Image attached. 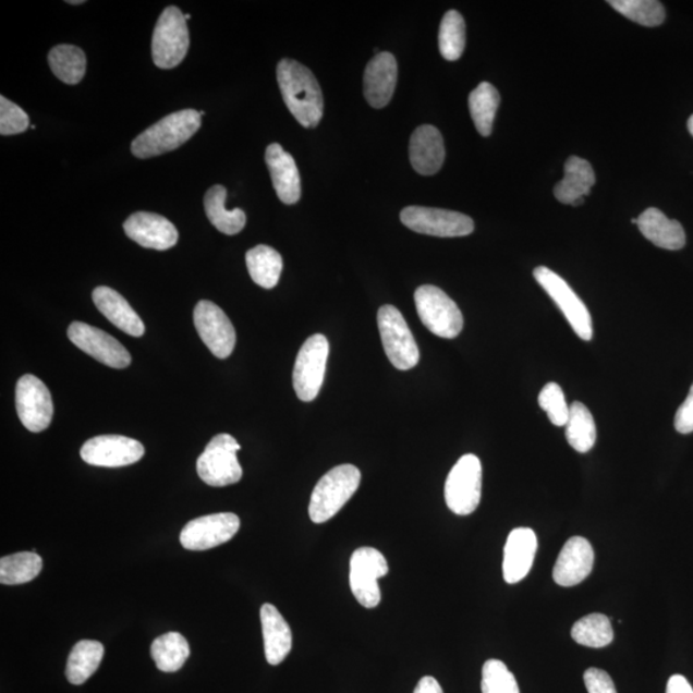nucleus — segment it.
I'll return each mask as SVG.
<instances>
[{
	"mask_svg": "<svg viewBox=\"0 0 693 693\" xmlns=\"http://www.w3.org/2000/svg\"><path fill=\"white\" fill-rule=\"evenodd\" d=\"M415 303L418 317L433 335L453 339L464 328V317L459 306L442 289L435 285L418 287Z\"/></svg>",
	"mask_w": 693,
	"mask_h": 693,
	"instance_id": "5",
	"label": "nucleus"
},
{
	"mask_svg": "<svg viewBox=\"0 0 693 693\" xmlns=\"http://www.w3.org/2000/svg\"><path fill=\"white\" fill-rule=\"evenodd\" d=\"M190 45L185 14L178 7H168L158 19L151 38V57L156 66L163 70L175 69L184 61Z\"/></svg>",
	"mask_w": 693,
	"mask_h": 693,
	"instance_id": "4",
	"label": "nucleus"
},
{
	"mask_svg": "<svg viewBox=\"0 0 693 693\" xmlns=\"http://www.w3.org/2000/svg\"><path fill=\"white\" fill-rule=\"evenodd\" d=\"M240 528L241 519L233 512L200 516L186 523L180 533V544L186 550L206 551L227 544Z\"/></svg>",
	"mask_w": 693,
	"mask_h": 693,
	"instance_id": "13",
	"label": "nucleus"
},
{
	"mask_svg": "<svg viewBox=\"0 0 693 693\" xmlns=\"http://www.w3.org/2000/svg\"><path fill=\"white\" fill-rule=\"evenodd\" d=\"M328 356L329 342L323 335L309 337L301 346L293 370V387L301 401L312 402L319 396Z\"/></svg>",
	"mask_w": 693,
	"mask_h": 693,
	"instance_id": "11",
	"label": "nucleus"
},
{
	"mask_svg": "<svg viewBox=\"0 0 693 693\" xmlns=\"http://www.w3.org/2000/svg\"><path fill=\"white\" fill-rule=\"evenodd\" d=\"M193 317L207 349L218 358H228L234 351L236 335L226 313L214 302L200 301Z\"/></svg>",
	"mask_w": 693,
	"mask_h": 693,
	"instance_id": "16",
	"label": "nucleus"
},
{
	"mask_svg": "<svg viewBox=\"0 0 693 693\" xmlns=\"http://www.w3.org/2000/svg\"><path fill=\"white\" fill-rule=\"evenodd\" d=\"M227 187L214 185L209 187L205 196V211L212 226L227 235L241 233L247 222L241 208L227 209Z\"/></svg>",
	"mask_w": 693,
	"mask_h": 693,
	"instance_id": "28",
	"label": "nucleus"
},
{
	"mask_svg": "<svg viewBox=\"0 0 693 693\" xmlns=\"http://www.w3.org/2000/svg\"><path fill=\"white\" fill-rule=\"evenodd\" d=\"M689 130L691 135L693 136V114L691 115L690 120H689Z\"/></svg>",
	"mask_w": 693,
	"mask_h": 693,
	"instance_id": "46",
	"label": "nucleus"
},
{
	"mask_svg": "<svg viewBox=\"0 0 693 693\" xmlns=\"http://www.w3.org/2000/svg\"><path fill=\"white\" fill-rule=\"evenodd\" d=\"M595 184L596 175L591 163L580 157H570L564 179L555 186V197L564 205H582Z\"/></svg>",
	"mask_w": 693,
	"mask_h": 693,
	"instance_id": "27",
	"label": "nucleus"
},
{
	"mask_svg": "<svg viewBox=\"0 0 693 693\" xmlns=\"http://www.w3.org/2000/svg\"><path fill=\"white\" fill-rule=\"evenodd\" d=\"M186 21L191 19V14H185Z\"/></svg>",
	"mask_w": 693,
	"mask_h": 693,
	"instance_id": "48",
	"label": "nucleus"
},
{
	"mask_svg": "<svg viewBox=\"0 0 693 693\" xmlns=\"http://www.w3.org/2000/svg\"><path fill=\"white\" fill-rule=\"evenodd\" d=\"M667 693H693L692 685L683 676L670 677L667 684Z\"/></svg>",
	"mask_w": 693,
	"mask_h": 693,
	"instance_id": "44",
	"label": "nucleus"
},
{
	"mask_svg": "<svg viewBox=\"0 0 693 693\" xmlns=\"http://www.w3.org/2000/svg\"><path fill=\"white\" fill-rule=\"evenodd\" d=\"M42 569V559L36 552H19L0 559V583L16 586L35 580Z\"/></svg>",
	"mask_w": 693,
	"mask_h": 693,
	"instance_id": "35",
	"label": "nucleus"
},
{
	"mask_svg": "<svg viewBox=\"0 0 693 693\" xmlns=\"http://www.w3.org/2000/svg\"><path fill=\"white\" fill-rule=\"evenodd\" d=\"M533 276L536 278L537 283L550 295L562 315L567 317L575 335L583 341H591L594 338V325H592L591 314L587 306L578 297L567 281L546 266H538L533 271Z\"/></svg>",
	"mask_w": 693,
	"mask_h": 693,
	"instance_id": "10",
	"label": "nucleus"
},
{
	"mask_svg": "<svg viewBox=\"0 0 693 693\" xmlns=\"http://www.w3.org/2000/svg\"><path fill=\"white\" fill-rule=\"evenodd\" d=\"M252 280L265 289L276 288L283 271V258L269 245H257L245 255Z\"/></svg>",
	"mask_w": 693,
	"mask_h": 693,
	"instance_id": "29",
	"label": "nucleus"
},
{
	"mask_svg": "<svg viewBox=\"0 0 693 693\" xmlns=\"http://www.w3.org/2000/svg\"><path fill=\"white\" fill-rule=\"evenodd\" d=\"M674 427L681 435L693 433V385L688 399L681 404L676 414Z\"/></svg>",
	"mask_w": 693,
	"mask_h": 693,
	"instance_id": "43",
	"label": "nucleus"
},
{
	"mask_svg": "<svg viewBox=\"0 0 693 693\" xmlns=\"http://www.w3.org/2000/svg\"><path fill=\"white\" fill-rule=\"evenodd\" d=\"M404 227L418 234L457 238L471 235L474 221L469 216L449 209L410 206L400 215Z\"/></svg>",
	"mask_w": 693,
	"mask_h": 693,
	"instance_id": "12",
	"label": "nucleus"
},
{
	"mask_svg": "<svg viewBox=\"0 0 693 693\" xmlns=\"http://www.w3.org/2000/svg\"><path fill=\"white\" fill-rule=\"evenodd\" d=\"M595 564V551L589 540L573 537L562 547L554 568V581L561 587H573L582 583Z\"/></svg>",
	"mask_w": 693,
	"mask_h": 693,
	"instance_id": "19",
	"label": "nucleus"
},
{
	"mask_svg": "<svg viewBox=\"0 0 693 693\" xmlns=\"http://www.w3.org/2000/svg\"><path fill=\"white\" fill-rule=\"evenodd\" d=\"M259 617H262L266 660L270 666H279L292 649L291 627L276 606L271 604L263 605Z\"/></svg>",
	"mask_w": 693,
	"mask_h": 693,
	"instance_id": "25",
	"label": "nucleus"
},
{
	"mask_svg": "<svg viewBox=\"0 0 693 693\" xmlns=\"http://www.w3.org/2000/svg\"><path fill=\"white\" fill-rule=\"evenodd\" d=\"M81 454L93 466L121 467L138 462L144 457V447L124 436H98L84 443Z\"/></svg>",
	"mask_w": 693,
	"mask_h": 693,
	"instance_id": "17",
	"label": "nucleus"
},
{
	"mask_svg": "<svg viewBox=\"0 0 693 693\" xmlns=\"http://www.w3.org/2000/svg\"><path fill=\"white\" fill-rule=\"evenodd\" d=\"M399 66L392 53L381 52L367 63L364 75V94L372 107L385 108L393 97Z\"/></svg>",
	"mask_w": 693,
	"mask_h": 693,
	"instance_id": "20",
	"label": "nucleus"
},
{
	"mask_svg": "<svg viewBox=\"0 0 693 693\" xmlns=\"http://www.w3.org/2000/svg\"><path fill=\"white\" fill-rule=\"evenodd\" d=\"M94 305L114 327L132 337H142L146 327L134 308L119 292L108 287H98L93 292Z\"/></svg>",
	"mask_w": 693,
	"mask_h": 693,
	"instance_id": "24",
	"label": "nucleus"
},
{
	"mask_svg": "<svg viewBox=\"0 0 693 693\" xmlns=\"http://www.w3.org/2000/svg\"><path fill=\"white\" fill-rule=\"evenodd\" d=\"M410 161L421 175H435L442 169L446 149L443 136L431 125L418 126L410 139Z\"/></svg>",
	"mask_w": 693,
	"mask_h": 693,
	"instance_id": "23",
	"label": "nucleus"
},
{
	"mask_svg": "<svg viewBox=\"0 0 693 693\" xmlns=\"http://www.w3.org/2000/svg\"><path fill=\"white\" fill-rule=\"evenodd\" d=\"M501 98L493 84L482 83L469 96V110H471L474 125L482 136L493 134L494 121Z\"/></svg>",
	"mask_w": 693,
	"mask_h": 693,
	"instance_id": "32",
	"label": "nucleus"
},
{
	"mask_svg": "<svg viewBox=\"0 0 693 693\" xmlns=\"http://www.w3.org/2000/svg\"><path fill=\"white\" fill-rule=\"evenodd\" d=\"M637 227L656 247L669 251L682 250L685 244L684 229L680 222L670 220L658 208H647L637 219Z\"/></svg>",
	"mask_w": 693,
	"mask_h": 693,
	"instance_id": "26",
	"label": "nucleus"
},
{
	"mask_svg": "<svg viewBox=\"0 0 693 693\" xmlns=\"http://www.w3.org/2000/svg\"><path fill=\"white\" fill-rule=\"evenodd\" d=\"M583 680L588 693H618L611 677L603 669H587Z\"/></svg>",
	"mask_w": 693,
	"mask_h": 693,
	"instance_id": "42",
	"label": "nucleus"
},
{
	"mask_svg": "<svg viewBox=\"0 0 693 693\" xmlns=\"http://www.w3.org/2000/svg\"><path fill=\"white\" fill-rule=\"evenodd\" d=\"M482 693H520L516 678L501 660L486 661L482 670Z\"/></svg>",
	"mask_w": 693,
	"mask_h": 693,
	"instance_id": "39",
	"label": "nucleus"
},
{
	"mask_svg": "<svg viewBox=\"0 0 693 693\" xmlns=\"http://www.w3.org/2000/svg\"><path fill=\"white\" fill-rule=\"evenodd\" d=\"M361 473L355 465H339L317 483L309 501V519L316 524L327 523L341 511L360 487Z\"/></svg>",
	"mask_w": 693,
	"mask_h": 693,
	"instance_id": "3",
	"label": "nucleus"
},
{
	"mask_svg": "<svg viewBox=\"0 0 693 693\" xmlns=\"http://www.w3.org/2000/svg\"><path fill=\"white\" fill-rule=\"evenodd\" d=\"M200 112L196 110H183L166 115L136 136L132 143V154L146 160L182 147L200 129Z\"/></svg>",
	"mask_w": 693,
	"mask_h": 693,
	"instance_id": "2",
	"label": "nucleus"
},
{
	"mask_svg": "<svg viewBox=\"0 0 693 693\" xmlns=\"http://www.w3.org/2000/svg\"><path fill=\"white\" fill-rule=\"evenodd\" d=\"M124 230L130 240L149 250H170L179 240L175 226L163 216L151 212L133 214L125 221Z\"/></svg>",
	"mask_w": 693,
	"mask_h": 693,
	"instance_id": "18",
	"label": "nucleus"
},
{
	"mask_svg": "<svg viewBox=\"0 0 693 693\" xmlns=\"http://www.w3.org/2000/svg\"><path fill=\"white\" fill-rule=\"evenodd\" d=\"M538 403L556 427H566L570 406L558 382H548L544 387L538 396Z\"/></svg>",
	"mask_w": 693,
	"mask_h": 693,
	"instance_id": "40",
	"label": "nucleus"
},
{
	"mask_svg": "<svg viewBox=\"0 0 693 693\" xmlns=\"http://www.w3.org/2000/svg\"><path fill=\"white\" fill-rule=\"evenodd\" d=\"M28 126L31 122L23 108L4 96L0 97V134L4 136L21 134L26 132Z\"/></svg>",
	"mask_w": 693,
	"mask_h": 693,
	"instance_id": "41",
	"label": "nucleus"
},
{
	"mask_svg": "<svg viewBox=\"0 0 693 693\" xmlns=\"http://www.w3.org/2000/svg\"><path fill=\"white\" fill-rule=\"evenodd\" d=\"M609 4L624 17L642 26H659L666 20V10L656 0H610Z\"/></svg>",
	"mask_w": 693,
	"mask_h": 693,
	"instance_id": "38",
	"label": "nucleus"
},
{
	"mask_svg": "<svg viewBox=\"0 0 693 693\" xmlns=\"http://www.w3.org/2000/svg\"><path fill=\"white\" fill-rule=\"evenodd\" d=\"M105 655V647L98 641L83 640L71 649L66 677L70 683L81 685L96 673Z\"/></svg>",
	"mask_w": 693,
	"mask_h": 693,
	"instance_id": "30",
	"label": "nucleus"
},
{
	"mask_svg": "<svg viewBox=\"0 0 693 693\" xmlns=\"http://www.w3.org/2000/svg\"><path fill=\"white\" fill-rule=\"evenodd\" d=\"M439 52L447 61H458L466 45V26L458 11L445 14L439 27Z\"/></svg>",
	"mask_w": 693,
	"mask_h": 693,
	"instance_id": "37",
	"label": "nucleus"
},
{
	"mask_svg": "<svg viewBox=\"0 0 693 693\" xmlns=\"http://www.w3.org/2000/svg\"><path fill=\"white\" fill-rule=\"evenodd\" d=\"M538 540L531 528L511 531L503 551V578L509 584L523 581L536 558Z\"/></svg>",
	"mask_w": 693,
	"mask_h": 693,
	"instance_id": "22",
	"label": "nucleus"
},
{
	"mask_svg": "<svg viewBox=\"0 0 693 693\" xmlns=\"http://www.w3.org/2000/svg\"><path fill=\"white\" fill-rule=\"evenodd\" d=\"M241 449L236 439L226 433L214 437L198 458L199 478L211 487L235 485L243 476V469L236 458Z\"/></svg>",
	"mask_w": 693,
	"mask_h": 693,
	"instance_id": "6",
	"label": "nucleus"
},
{
	"mask_svg": "<svg viewBox=\"0 0 693 693\" xmlns=\"http://www.w3.org/2000/svg\"><path fill=\"white\" fill-rule=\"evenodd\" d=\"M414 693H443V690L436 678L427 676L423 677L421 682L417 683Z\"/></svg>",
	"mask_w": 693,
	"mask_h": 693,
	"instance_id": "45",
	"label": "nucleus"
},
{
	"mask_svg": "<svg viewBox=\"0 0 693 693\" xmlns=\"http://www.w3.org/2000/svg\"><path fill=\"white\" fill-rule=\"evenodd\" d=\"M16 408L21 423L33 433L46 430L52 422L54 408L49 389L39 378L26 374L16 387Z\"/></svg>",
	"mask_w": 693,
	"mask_h": 693,
	"instance_id": "14",
	"label": "nucleus"
},
{
	"mask_svg": "<svg viewBox=\"0 0 693 693\" xmlns=\"http://www.w3.org/2000/svg\"><path fill=\"white\" fill-rule=\"evenodd\" d=\"M378 327L386 355L396 369H413L421 360V352L399 309L391 305L381 306L378 313Z\"/></svg>",
	"mask_w": 693,
	"mask_h": 693,
	"instance_id": "8",
	"label": "nucleus"
},
{
	"mask_svg": "<svg viewBox=\"0 0 693 693\" xmlns=\"http://www.w3.org/2000/svg\"><path fill=\"white\" fill-rule=\"evenodd\" d=\"M278 84L288 110L303 127L314 129L324 114L319 82L302 63L284 58L277 68Z\"/></svg>",
	"mask_w": 693,
	"mask_h": 693,
	"instance_id": "1",
	"label": "nucleus"
},
{
	"mask_svg": "<svg viewBox=\"0 0 693 693\" xmlns=\"http://www.w3.org/2000/svg\"><path fill=\"white\" fill-rule=\"evenodd\" d=\"M49 66L61 82L76 85L83 81L86 71L84 50L69 45H61L50 50Z\"/></svg>",
	"mask_w": 693,
	"mask_h": 693,
	"instance_id": "34",
	"label": "nucleus"
},
{
	"mask_svg": "<svg viewBox=\"0 0 693 693\" xmlns=\"http://www.w3.org/2000/svg\"><path fill=\"white\" fill-rule=\"evenodd\" d=\"M265 161L270 171L273 190L284 205H295L301 198L302 186L297 165L278 143L266 149Z\"/></svg>",
	"mask_w": 693,
	"mask_h": 693,
	"instance_id": "21",
	"label": "nucleus"
},
{
	"mask_svg": "<svg viewBox=\"0 0 693 693\" xmlns=\"http://www.w3.org/2000/svg\"><path fill=\"white\" fill-rule=\"evenodd\" d=\"M70 341L100 364L125 369L132 364V356L118 339L107 335L106 331L92 327V325L75 321L68 330Z\"/></svg>",
	"mask_w": 693,
	"mask_h": 693,
	"instance_id": "15",
	"label": "nucleus"
},
{
	"mask_svg": "<svg viewBox=\"0 0 693 693\" xmlns=\"http://www.w3.org/2000/svg\"><path fill=\"white\" fill-rule=\"evenodd\" d=\"M572 639L576 644L591 648L609 646L613 640L610 619L597 612L583 617L573 625Z\"/></svg>",
	"mask_w": 693,
	"mask_h": 693,
	"instance_id": "36",
	"label": "nucleus"
},
{
	"mask_svg": "<svg viewBox=\"0 0 693 693\" xmlns=\"http://www.w3.org/2000/svg\"><path fill=\"white\" fill-rule=\"evenodd\" d=\"M150 654L158 670L165 671V673H173V671L183 668L191 656V647L184 635L170 632L160 635L154 641Z\"/></svg>",
	"mask_w": 693,
	"mask_h": 693,
	"instance_id": "31",
	"label": "nucleus"
},
{
	"mask_svg": "<svg viewBox=\"0 0 693 693\" xmlns=\"http://www.w3.org/2000/svg\"><path fill=\"white\" fill-rule=\"evenodd\" d=\"M69 4H83V0H77V2H71V0H69L68 2Z\"/></svg>",
	"mask_w": 693,
	"mask_h": 693,
	"instance_id": "47",
	"label": "nucleus"
},
{
	"mask_svg": "<svg viewBox=\"0 0 693 693\" xmlns=\"http://www.w3.org/2000/svg\"><path fill=\"white\" fill-rule=\"evenodd\" d=\"M388 572L387 559L377 548L361 547L352 554L350 587L360 605L366 609L377 608L381 600L378 582Z\"/></svg>",
	"mask_w": 693,
	"mask_h": 693,
	"instance_id": "9",
	"label": "nucleus"
},
{
	"mask_svg": "<svg viewBox=\"0 0 693 693\" xmlns=\"http://www.w3.org/2000/svg\"><path fill=\"white\" fill-rule=\"evenodd\" d=\"M482 462L473 453L464 454L451 469L445 486L447 507L453 514L466 516L479 507Z\"/></svg>",
	"mask_w": 693,
	"mask_h": 693,
	"instance_id": "7",
	"label": "nucleus"
},
{
	"mask_svg": "<svg viewBox=\"0 0 693 693\" xmlns=\"http://www.w3.org/2000/svg\"><path fill=\"white\" fill-rule=\"evenodd\" d=\"M566 428L568 442L576 452L586 453L594 449L597 439L595 418L582 402L570 404Z\"/></svg>",
	"mask_w": 693,
	"mask_h": 693,
	"instance_id": "33",
	"label": "nucleus"
}]
</instances>
